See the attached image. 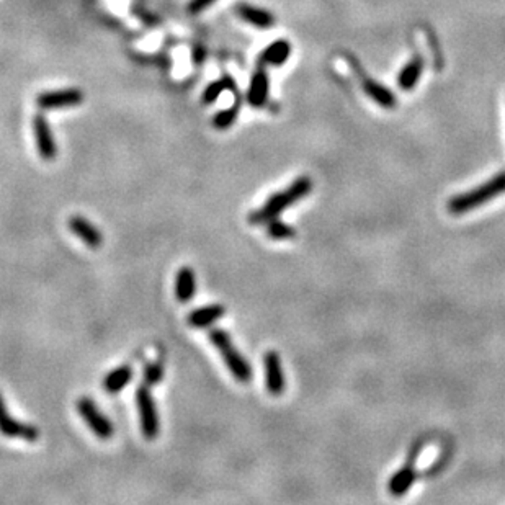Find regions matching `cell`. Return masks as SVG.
<instances>
[{
    "label": "cell",
    "mask_w": 505,
    "mask_h": 505,
    "mask_svg": "<svg viewBox=\"0 0 505 505\" xmlns=\"http://www.w3.org/2000/svg\"><path fill=\"white\" fill-rule=\"evenodd\" d=\"M312 190V180L309 177H299L291 184L288 189L278 191L273 196H270L265 205L260 210L252 211L249 215V222L254 226L267 225L268 221H272L277 218L281 211H285L286 208L295 205L296 201L303 200L306 195H309Z\"/></svg>",
    "instance_id": "obj_1"
},
{
    "label": "cell",
    "mask_w": 505,
    "mask_h": 505,
    "mask_svg": "<svg viewBox=\"0 0 505 505\" xmlns=\"http://www.w3.org/2000/svg\"><path fill=\"white\" fill-rule=\"evenodd\" d=\"M502 194H505V172L494 175L486 184L479 185L476 189L453 196L448 201V211L451 215H465Z\"/></svg>",
    "instance_id": "obj_2"
},
{
    "label": "cell",
    "mask_w": 505,
    "mask_h": 505,
    "mask_svg": "<svg viewBox=\"0 0 505 505\" xmlns=\"http://www.w3.org/2000/svg\"><path fill=\"white\" fill-rule=\"evenodd\" d=\"M208 338L213 345L216 347V350L221 353L225 365L231 372L232 378L239 383H249L252 379V368L249 365V362L241 355V352L237 350L234 345L231 335L222 329H211L208 332Z\"/></svg>",
    "instance_id": "obj_3"
},
{
    "label": "cell",
    "mask_w": 505,
    "mask_h": 505,
    "mask_svg": "<svg viewBox=\"0 0 505 505\" xmlns=\"http://www.w3.org/2000/svg\"><path fill=\"white\" fill-rule=\"evenodd\" d=\"M136 405L139 414L141 432H143L145 440H155L160 432V419L155 405L154 394L149 386L139 384L136 389Z\"/></svg>",
    "instance_id": "obj_4"
},
{
    "label": "cell",
    "mask_w": 505,
    "mask_h": 505,
    "mask_svg": "<svg viewBox=\"0 0 505 505\" xmlns=\"http://www.w3.org/2000/svg\"><path fill=\"white\" fill-rule=\"evenodd\" d=\"M77 412H79L82 420H84L85 425L88 427V430H90L97 439L100 440L112 439L114 434V427L112 424V420L108 419L100 409H98V405L92 398L82 396V398L77 400Z\"/></svg>",
    "instance_id": "obj_5"
},
{
    "label": "cell",
    "mask_w": 505,
    "mask_h": 505,
    "mask_svg": "<svg viewBox=\"0 0 505 505\" xmlns=\"http://www.w3.org/2000/svg\"><path fill=\"white\" fill-rule=\"evenodd\" d=\"M0 434L7 436V439H20L23 441H30V444L40 439L38 427L25 424V422L15 419L8 412L2 394H0Z\"/></svg>",
    "instance_id": "obj_6"
},
{
    "label": "cell",
    "mask_w": 505,
    "mask_h": 505,
    "mask_svg": "<svg viewBox=\"0 0 505 505\" xmlns=\"http://www.w3.org/2000/svg\"><path fill=\"white\" fill-rule=\"evenodd\" d=\"M422 445L424 444L419 441L417 445L412 446V450H410V453H409L405 465L400 468V470L391 477V481H389L388 491L391 492L394 497L404 496V494L410 489V486L415 482V477H417V471H415V461H417V456L422 450Z\"/></svg>",
    "instance_id": "obj_7"
},
{
    "label": "cell",
    "mask_w": 505,
    "mask_h": 505,
    "mask_svg": "<svg viewBox=\"0 0 505 505\" xmlns=\"http://www.w3.org/2000/svg\"><path fill=\"white\" fill-rule=\"evenodd\" d=\"M84 100V93L79 88H64V90L43 92L36 97V105L41 110H54V108L77 107Z\"/></svg>",
    "instance_id": "obj_8"
},
{
    "label": "cell",
    "mask_w": 505,
    "mask_h": 505,
    "mask_svg": "<svg viewBox=\"0 0 505 505\" xmlns=\"http://www.w3.org/2000/svg\"><path fill=\"white\" fill-rule=\"evenodd\" d=\"M33 133L40 158L43 160H54L57 155V144L48 119L43 114H36L33 118Z\"/></svg>",
    "instance_id": "obj_9"
},
{
    "label": "cell",
    "mask_w": 505,
    "mask_h": 505,
    "mask_svg": "<svg viewBox=\"0 0 505 505\" xmlns=\"http://www.w3.org/2000/svg\"><path fill=\"white\" fill-rule=\"evenodd\" d=\"M67 226H69L71 232L74 234V236L79 237L88 249H93V251H95V249L102 247L103 234L100 229L93 225V222L88 221L87 218L81 216V215L71 216Z\"/></svg>",
    "instance_id": "obj_10"
},
{
    "label": "cell",
    "mask_w": 505,
    "mask_h": 505,
    "mask_svg": "<svg viewBox=\"0 0 505 505\" xmlns=\"http://www.w3.org/2000/svg\"><path fill=\"white\" fill-rule=\"evenodd\" d=\"M265 386H267L268 394L280 396L285 391L286 379L281 368V360L277 352L270 350L265 353Z\"/></svg>",
    "instance_id": "obj_11"
},
{
    "label": "cell",
    "mask_w": 505,
    "mask_h": 505,
    "mask_svg": "<svg viewBox=\"0 0 505 505\" xmlns=\"http://www.w3.org/2000/svg\"><path fill=\"white\" fill-rule=\"evenodd\" d=\"M226 308L222 304H208L201 306V308L194 309L186 316V322L194 329H206L215 324L216 321H220L225 317Z\"/></svg>",
    "instance_id": "obj_12"
},
{
    "label": "cell",
    "mask_w": 505,
    "mask_h": 505,
    "mask_svg": "<svg viewBox=\"0 0 505 505\" xmlns=\"http://www.w3.org/2000/svg\"><path fill=\"white\" fill-rule=\"evenodd\" d=\"M175 298L179 303L186 304L195 298L196 295V275L195 270L190 267H182L175 275Z\"/></svg>",
    "instance_id": "obj_13"
},
{
    "label": "cell",
    "mask_w": 505,
    "mask_h": 505,
    "mask_svg": "<svg viewBox=\"0 0 505 505\" xmlns=\"http://www.w3.org/2000/svg\"><path fill=\"white\" fill-rule=\"evenodd\" d=\"M270 90L268 74L265 69H259L254 72L251 84L247 88V103L254 108H262L267 103Z\"/></svg>",
    "instance_id": "obj_14"
},
{
    "label": "cell",
    "mask_w": 505,
    "mask_h": 505,
    "mask_svg": "<svg viewBox=\"0 0 505 505\" xmlns=\"http://www.w3.org/2000/svg\"><path fill=\"white\" fill-rule=\"evenodd\" d=\"M236 12L244 22L252 25L255 28L267 30V28H272L275 25V17L272 13L260 7H254V5L239 4L236 7Z\"/></svg>",
    "instance_id": "obj_15"
},
{
    "label": "cell",
    "mask_w": 505,
    "mask_h": 505,
    "mask_svg": "<svg viewBox=\"0 0 505 505\" xmlns=\"http://www.w3.org/2000/svg\"><path fill=\"white\" fill-rule=\"evenodd\" d=\"M133 367L131 365H121L117 367L103 378L102 386L108 394H118L121 393L129 383L133 381Z\"/></svg>",
    "instance_id": "obj_16"
},
{
    "label": "cell",
    "mask_w": 505,
    "mask_h": 505,
    "mask_svg": "<svg viewBox=\"0 0 505 505\" xmlns=\"http://www.w3.org/2000/svg\"><path fill=\"white\" fill-rule=\"evenodd\" d=\"M422 72H424V59L420 56H414L403 69H400L398 76V85L400 90H412V88L419 84Z\"/></svg>",
    "instance_id": "obj_17"
},
{
    "label": "cell",
    "mask_w": 505,
    "mask_h": 505,
    "mask_svg": "<svg viewBox=\"0 0 505 505\" xmlns=\"http://www.w3.org/2000/svg\"><path fill=\"white\" fill-rule=\"evenodd\" d=\"M362 88L365 90L367 95L372 98L374 103H378L379 107L383 108H391L396 107V103H398V98H396L394 92L389 90L388 87H384L383 84H379V82L373 81V79H367L362 84Z\"/></svg>",
    "instance_id": "obj_18"
},
{
    "label": "cell",
    "mask_w": 505,
    "mask_h": 505,
    "mask_svg": "<svg viewBox=\"0 0 505 505\" xmlns=\"http://www.w3.org/2000/svg\"><path fill=\"white\" fill-rule=\"evenodd\" d=\"M291 54V44L286 40H277L260 54V64L263 66H281L288 61Z\"/></svg>",
    "instance_id": "obj_19"
},
{
    "label": "cell",
    "mask_w": 505,
    "mask_h": 505,
    "mask_svg": "<svg viewBox=\"0 0 505 505\" xmlns=\"http://www.w3.org/2000/svg\"><path fill=\"white\" fill-rule=\"evenodd\" d=\"M239 108H241L239 107V103H234L232 107L218 112L215 117H213V126H215V129L225 131V129L231 128L239 117Z\"/></svg>",
    "instance_id": "obj_20"
},
{
    "label": "cell",
    "mask_w": 505,
    "mask_h": 505,
    "mask_svg": "<svg viewBox=\"0 0 505 505\" xmlns=\"http://www.w3.org/2000/svg\"><path fill=\"white\" fill-rule=\"evenodd\" d=\"M232 87H234V82L231 79H227V77L226 79L211 82V84L205 88V92H203L201 102L205 103V105H213L226 88H232Z\"/></svg>",
    "instance_id": "obj_21"
},
{
    "label": "cell",
    "mask_w": 505,
    "mask_h": 505,
    "mask_svg": "<svg viewBox=\"0 0 505 505\" xmlns=\"http://www.w3.org/2000/svg\"><path fill=\"white\" fill-rule=\"evenodd\" d=\"M267 225V236L270 239H275V241H286V239H293L296 236L295 229L283 221L272 220Z\"/></svg>",
    "instance_id": "obj_22"
},
{
    "label": "cell",
    "mask_w": 505,
    "mask_h": 505,
    "mask_svg": "<svg viewBox=\"0 0 505 505\" xmlns=\"http://www.w3.org/2000/svg\"><path fill=\"white\" fill-rule=\"evenodd\" d=\"M164 379V363L162 362H153L148 363L144 367L143 372V381L145 386L154 388Z\"/></svg>",
    "instance_id": "obj_23"
},
{
    "label": "cell",
    "mask_w": 505,
    "mask_h": 505,
    "mask_svg": "<svg viewBox=\"0 0 505 505\" xmlns=\"http://www.w3.org/2000/svg\"><path fill=\"white\" fill-rule=\"evenodd\" d=\"M216 0H190L189 4V13L191 15H200L205 12L206 8H210Z\"/></svg>",
    "instance_id": "obj_24"
}]
</instances>
